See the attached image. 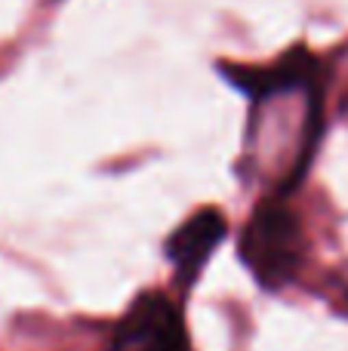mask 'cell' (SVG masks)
I'll use <instances>...</instances> for the list:
<instances>
[{
	"label": "cell",
	"mask_w": 348,
	"mask_h": 351,
	"mask_svg": "<svg viewBox=\"0 0 348 351\" xmlns=\"http://www.w3.org/2000/svg\"><path fill=\"white\" fill-rule=\"evenodd\" d=\"M238 253L262 290L277 293L296 280L299 268L306 265L308 237L281 191L256 204L244 225Z\"/></svg>",
	"instance_id": "1"
},
{
	"label": "cell",
	"mask_w": 348,
	"mask_h": 351,
	"mask_svg": "<svg viewBox=\"0 0 348 351\" xmlns=\"http://www.w3.org/2000/svg\"><path fill=\"white\" fill-rule=\"evenodd\" d=\"M219 74L244 93L253 105L271 102V99L290 96V93H314L321 90L324 65L306 47H293L277 56L269 65H238V62H219Z\"/></svg>",
	"instance_id": "2"
},
{
	"label": "cell",
	"mask_w": 348,
	"mask_h": 351,
	"mask_svg": "<svg viewBox=\"0 0 348 351\" xmlns=\"http://www.w3.org/2000/svg\"><path fill=\"white\" fill-rule=\"evenodd\" d=\"M111 351H188L182 308L166 293H142L117 321Z\"/></svg>",
	"instance_id": "3"
},
{
	"label": "cell",
	"mask_w": 348,
	"mask_h": 351,
	"mask_svg": "<svg viewBox=\"0 0 348 351\" xmlns=\"http://www.w3.org/2000/svg\"><path fill=\"white\" fill-rule=\"evenodd\" d=\"M228 234V219L219 210L207 206L188 216L170 237H166V259L173 265L176 280L188 290L210 262V256L219 250V243Z\"/></svg>",
	"instance_id": "4"
},
{
	"label": "cell",
	"mask_w": 348,
	"mask_h": 351,
	"mask_svg": "<svg viewBox=\"0 0 348 351\" xmlns=\"http://www.w3.org/2000/svg\"><path fill=\"white\" fill-rule=\"evenodd\" d=\"M345 305H348V287H345Z\"/></svg>",
	"instance_id": "5"
}]
</instances>
